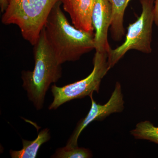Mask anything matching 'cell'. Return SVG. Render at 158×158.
Segmentation results:
<instances>
[{"mask_svg":"<svg viewBox=\"0 0 158 158\" xmlns=\"http://www.w3.org/2000/svg\"><path fill=\"white\" fill-rule=\"evenodd\" d=\"M131 133L136 139L148 140L158 144V127L148 120L138 123Z\"/></svg>","mask_w":158,"mask_h":158,"instance_id":"obj_11","label":"cell"},{"mask_svg":"<svg viewBox=\"0 0 158 158\" xmlns=\"http://www.w3.org/2000/svg\"><path fill=\"white\" fill-rule=\"evenodd\" d=\"M112 19V9L109 0H96L91 15L95 31L94 46L96 52H109L111 50L108 41V31Z\"/></svg>","mask_w":158,"mask_h":158,"instance_id":"obj_7","label":"cell"},{"mask_svg":"<svg viewBox=\"0 0 158 158\" xmlns=\"http://www.w3.org/2000/svg\"><path fill=\"white\" fill-rule=\"evenodd\" d=\"M154 23L158 28V0H154Z\"/></svg>","mask_w":158,"mask_h":158,"instance_id":"obj_13","label":"cell"},{"mask_svg":"<svg viewBox=\"0 0 158 158\" xmlns=\"http://www.w3.org/2000/svg\"><path fill=\"white\" fill-rule=\"evenodd\" d=\"M142 11L136 21L130 24L125 41L108 53L109 70L113 68L128 51L135 50L145 54L152 52V26L154 23V0H140Z\"/></svg>","mask_w":158,"mask_h":158,"instance_id":"obj_4","label":"cell"},{"mask_svg":"<svg viewBox=\"0 0 158 158\" xmlns=\"http://www.w3.org/2000/svg\"><path fill=\"white\" fill-rule=\"evenodd\" d=\"M90 97L91 101L90 110L87 116L78 123L73 133L67 141L66 145L67 147L77 146L79 136L85 128L92 122L102 121L112 113L122 112L124 108L121 86L118 82L116 83L110 99L104 105L97 103L94 99L93 95H90Z\"/></svg>","mask_w":158,"mask_h":158,"instance_id":"obj_6","label":"cell"},{"mask_svg":"<svg viewBox=\"0 0 158 158\" xmlns=\"http://www.w3.org/2000/svg\"><path fill=\"white\" fill-rule=\"evenodd\" d=\"M61 1L54 6L44 27L49 44L61 64L75 62L95 49L94 34L76 27L61 9Z\"/></svg>","mask_w":158,"mask_h":158,"instance_id":"obj_1","label":"cell"},{"mask_svg":"<svg viewBox=\"0 0 158 158\" xmlns=\"http://www.w3.org/2000/svg\"><path fill=\"white\" fill-rule=\"evenodd\" d=\"M112 9V19L110 31L113 40L119 41L124 35L123 18L125 11L131 0H109Z\"/></svg>","mask_w":158,"mask_h":158,"instance_id":"obj_9","label":"cell"},{"mask_svg":"<svg viewBox=\"0 0 158 158\" xmlns=\"http://www.w3.org/2000/svg\"><path fill=\"white\" fill-rule=\"evenodd\" d=\"M60 1L64 11L69 15L73 26L80 30L94 34L91 15L96 0Z\"/></svg>","mask_w":158,"mask_h":158,"instance_id":"obj_8","label":"cell"},{"mask_svg":"<svg viewBox=\"0 0 158 158\" xmlns=\"http://www.w3.org/2000/svg\"><path fill=\"white\" fill-rule=\"evenodd\" d=\"M60 0H8L2 22L17 26L31 45L37 42L48 17Z\"/></svg>","mask_w":158,"mask_h":158,"instance_id":"obj_3","label":"cell"},{"mask_svg":"<svg viewBox=\"0 0 158 158\" xmlns=\"http://www.w3.org/2000/svg\"><path fill=\"white\" fill-rule=\"evenodd\" d=\"M8 6V0H0V8L1 12L5 11Z\"/></svg>","mask_w":158,"mask_h":158,"instance_id":"obj_14","label":"cell"},{"mask_svg":"<svg viewBox=\"0 0 158 158\" xmlns=\"http://www.w3.org/2000/svg\"><path fill=\"white\" fill-rule=\"evenodd\" d=\"M34 47V70L23 71L21 78L23 88L29 100L40 110L43 108L51 84L56 83L62 77V67L49 44L44 28Z\"/></svg>","mask_w":158,"mask_h":158,"instance_id":"obj_2","label":"cell"},{"mask_svg":"<svg viewBox=\"0 0 158 158\" xmlns=\"http://www.w3.org/2000/svg\"><path fill=\"white\" fill-rule=\"evenodd\" d=\"M51 138L49 130L44 129L33 141L22 139L23 148L19 151L10 150L9 154L12 158H35L41 145L49 141Z\"/></svg>","mask_w":158,"mask_h":158,"instance_id":"obj_10","label":"cell"},{"mask_svg":"<svg viewBox=\"0 0 158 158\" xmlns=\"http://www.w3.org/2000/svg\"><path fill=\"white\" fill-rule=\"evenodd\" d=\"M93 155L90 149L85 148L65 147L58 148L51 156L54 158H90Z\"/></svg>","mask_w":158,"mask_h":158,"instance_id":"obj_12","label":"cell"},{"mask_svg":"<svg viewBox=\"0 0 158 158\" xmlns=\"http://www.w3.org/2000/svg\"><path fill=\"white\" fill-rule=\"evenodd\" d=\"M93 69L87 77L63 87L56 85L51 86L53 97L49 110H56L65 103L75 99L83 98L93 95V92L98 93L102 80L109 69L108 53L96 52L93 59Z\"/></svg>","mask_w":158,"mask_h":158,"instance_id":"obj_5","label":"cell"}]
</instances>
